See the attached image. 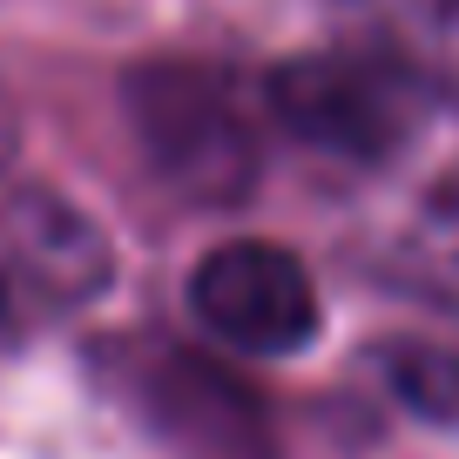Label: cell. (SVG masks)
<instances>
[{
  "mask_svg": "<svg viewBox=\"0 0 459 459\" xmlns=\"http://www.w3.org/2000/svg\"><path fill=\"white\" fill-rule=\"evenodd\" d=\"M359 264L399 298L459 311V95H439L426 129L351 189Z\"/></svg>",
  "mask_w": 459,
  "mask_h": 459,
  "instance_id": "obj_1",
  "label": "cell"
},
{
  "mask_svg": "<svg viewBox=\"0 0 459 459\" xmlns=\"http://www.w3.org/2000/svg\"><path fill=\"white\" fill-rule=\"evenodd\" d=\"M439 108V88L419 68H405L378 41H344V48H311L271 68V115L317 156L344 162L351 183L385 169Z\"/></svg>",
  "mask_w": 459,
  "mask_h": 459,
  "instance_id": "obj_2",
  "label": "cell"
},
{
  "mask_svg": "<svg viewBox=\"0 0 459 459\" xmlns=\"http://www.w3.org/2000/svg\"><path fill=\"white\" fill-rule=\"evenodd\" d=\"M122 108L143 162L176 189L183 203L230 210L257 189V122L244 95L230 88L223 68L210 61H143L122 82Z\"/></svg>",
  "mask_w": 459,
  "mask_h": 459,
  "instance_id": "obj_3",
  "label": "cell"
},
{
  "mask_svg": "<svg viewBox=\"0 0 459 459\" xmlns=\"http://www.w3.org/2000/svg\"><path fill=\"white\" fill-rule=\"evenodd\" d=\"M101 365L129 412L176 459H277L271 405L223 359L176 338H115Z\"/></svg>",
  "mask_w": 459,
  "mask_h": 459,
  "instance_id": "obj_4",
  "label": "cell"
},
{
  "mask_svg": "<svg viewBox=\"0 0 459 459\" xmlns=\"http://www.w3.org/2000/svg\"><path fill=\"white\" fill-rule=\"evenodd\" d=\"M189 311L210 338H223L230 351H250V359H284L317 338L311 271L264 237H230V244L203 250L189 271Z\"/></svg>",
  "mask_w": 459,
  "mask_h": 459,
  "instance_id": "obj_5",
  "label": "cell"
},
{
  "mask_svg": "<svg viewBox=\"0 0 459 459\" xmlns=\"http://www.w3.org/2000/svg\"><path fill=\"white\" fill-rule=\"evenodd\" d=\"M14 257L34 290L48 298H95L108 284V244L74 203L48 196V189H21L14 196Z\"/></svg>",
  "mask_w": 459,
  "mask_h": 459,
  "instance_id": "obj_6",
  "label": "cell"
},
{
  "mask_svg": "<svg viewBox=\"0 0 459 459\" xmlns=\"http://www.w3.org/2000/svg\"><path fill=\"white\" fill-rule=\"evenodd\" d=\"M365 41L392 48L439 95H459V0H344Z\"/></svg>",
  "mask_w": 459,
  "mask_h": 459,
  "instance_id": "obj_7",
  "label": "cell"
},
{
  "mask_svg": "<svg viewBox=\"0 0 459 459\" xmlns=\"http://www.w3.org/2000/svg\"><path fill=\"white\" fill-rule=\"evenodd\" d=\"M378 372L399 392L405 412L432 419V426H459V351L419 344V338H392L385 351H378Z\"/></svg>",
  "mask_w": 459,
  "mask_h": 459,
  "instance_id": "obj_8",
  "label": "cell"
},
{
  "mask_svg": "<svg viewBox=\"0 0 459 459\" xmlns=\"http://www.w3.org/2000/svg\"><path fill=\"white\" fill-rule=\"evenodd\" d=\"M7 317H14V298H7V277H0V338H7Z\"/></svg>",
  "mask_w": 459,
  "mask_h": 459,
  "instance_id": "obj_9",
  "label": "cell"
}]
</instances>
